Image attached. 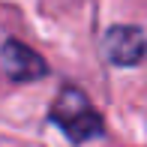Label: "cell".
Here are the masks:
<instances>
[{
  "instance_id": "6da1fadb",
  "label": "cell",
  "mask_w": 147,
  "mask_h": 147,
  "mask_svg": "<svg viewBox=\"0 0 147 147\" xmlns=\"http://www.w3.org/2000/svg\"><path fill=\"white\" fill-rule=\"evenodd\" d=\"M48 123L57 126L69 138V144H84L105 132L102 114L90 105L87 93L81 87H63L57 93V99L48 108Z\"/></svg>"
},
{
  "instance_id": "7a4b0ae2",
  "label": "cell",
  "mask_w": 147,
  "mask_h": 147,
  "mask_svg": "<svg viewBox=\"0 0 147 147\" xmlns=\"http://www.w3.org/2000/svg\"><path fill=\"white\" fill-rule=\"evenodd\" d=\"M102 51L114 66H138L147 54V36L135 24H114L102 36Z\"/></svg>"
},
{
  "instance_id": "3957f363",
  "label": "cell",
  "mask_w": 147,
  "mask_h": 147,
  "mask_svg": "<svg viewBox=\"0 0 147 147\" xmlns=\"http://www.w3.org/2000/svg\"><path fill=\"white\" fill-rule=\"evenodd\" d=\"M0 63L3 72L12 81H39L48 75V63L39 51H33L30 45L18 42V39H3L0 45Z\"/></svg>"
}]
</instances>
